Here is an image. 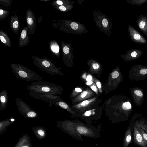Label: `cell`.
Wrapping results in <instances>:
<instances>
[{"instance_id": "ba28073f", "label": "cell", "mask_w": 147, "mask_h": 147, "mask_svg": "<svg viewBox=\"0 0 147 147\" xmlns=\"http://www.w3.org/2000/svg\"><path fill=\"white\" fill-rule=\"evenodd\" d=\"M27 12L26 21L28 25L29 33L31 34L34 33L36 26L35 16L31 10Z\"/></svg>"}, {"instance_id": "7402d4cb", "label": "cell", "mask_w": 147, "mask_h": 147, "mask_svg": "<svg viewBox=\"0 0 147 147\" xmlns=\"http://www.w3.org/2000/svg\"><path fill=\"white\" fill-rule=\"evenodd\" d=\"M51 49L54 53H57L59 52V47L58 45L56 44H53L51 46Z\"/></svg>"}, {"instance_id": "277c9868", "label": "cell", "mask_w": 147, "mask_h": 147, "mask_svg": "<svg viewBox=\"0 0 147 147\" xmlns=\"http://www.w3.org/2000/svg\"><path fill=\"white\" fill-rule=\"evenodd\" d=\"M15 101L19 112L24 117L33 118L38 116V113L20 98H16Z\"/></svg>"}, {"instance_id": "7c38bea8", "label": "cell", "mask_w": 147, "mask_h": 147, "mask_svg": "<svg viewBox=\"0 0 147 147\" xmlns=\"http://www.w3.org/2000/svg\"><path fill=\"white\" fill-rule=\"evenodd\" d=\"M8 101L7 90L4 89L0 93V110H3L7 107Z\"/></svg>"}, {"instance_id": "52a82bcc", "label": "cell", "mask_w": 147, "mask_h": 147, "mask_svg": "<svg viewBox=\"0 0 147 147\" xmlns=\"http://www.w3.org/2000/svg\"><path fill=\"white\" fill-rule=\"evenodd\" d=\"M131 94L135 104L140 107L142 104L145 96L143 89L140 87H135L130 88Z\"/></svg>"}, {"instance_id": "cb8c5ba5", "label": "cell", "mask_w": 147, "mask_h": 147, "mask_svg": "<svg viewBox=\"0 0 147 147\" xmlns=\"http://www.w3.org/2000/svg\"><path fill=\"white\" fill-rule=\"evenodd\" d=\"M119 76V73L117 71H115L113 72L111 74V77L113 79L116 78Z\"/></svg>"}, {"instance_id": "4316f807", "label": "cell", "mask_w": 147, "mask_h": 147, "mask_svg": "<svg viewBox=\"0 0 147 147\" xmlns=\"http://www.w3.org/2000/svg\"><path fill=\"white\" fill-rule=\"evenodd\" d=\"M63 51L65 54H68L69 52V48L66 46H65L63 48Z\"/></svg>"}, {"instance_id": "f546056e", "label": "cell", "mask_w": 147, "mask_h": 147, "mask_svg": "<svg viewBox=\"0 0 147 147\" xmlns=\"http://www.w3.org/2000/svg\"><path fill=\"white\" fill-rule=\"evenodd\" d=\"M87 92L86 91H84L82 92L81 94V96L82 98H84L86 95Z\"/></svg>"}, {"instance_id": "4fadbf2b", "label": "cell", "mask_w": 147, "mask_h": 147, "mask_svg": "<svg viewBox=\"0 0 147 147\" xmlns=\"http://www.w3.org/2000/svg\"><path fill=\"white\" fill-rule=\"evenodd\" d=\"M32 130L36 137L38 139H43L46 136V131L43 127L38 126L32 128Z\"/></svg>"}, {"instance_id": "60d3db41", "label": "cell", "mask_w": 147, "mask_h": 147, "mask_svg": "<svg viewBox=\"0 0 147 147\" xmlns=\"http://www.w3.org/2000/svg\"><path fill=\"white\" fill-rule=\"evenodd\" d=\"M146 119H147V118H146Z\"/></svg>"}, {"instance_id": "4dcf8cb0", "label": "cell", "mask_w": 147, "mask_h": 147, "mask_svg": "<svg viewBox=\"0 0 147 147\" xmlns=\"http://www.w3.org/2000/svg\"><path fill=\"white\" fill-rule=\"evenodd\" d=\"M92 67L94 69H97L99 68V65L97 63H95L93 65Z\"/></svg>"}, {"instance_id": "5bb4252c", "label": "cell", "mask_w": 147, "mask_h": 147, "mask_svg": "<svg viewBox=\"0 0 147 147\" xmlns=\"http://www.w3.org/2000/svg\"><path fill=\"white\" fill-rule=\"evenodd\" d=\"M14 119H8L0 122V134L5 131L7 128L11 123L14 122Z\"/></svg>"}, {"instance_id": "484cf974", "label": "cell", "mask_w": 147, "mask_h": 147, "mask_svg": "<svg viewBox=\"0 0 147 147\" xmlns=\"http://www.w3.org/2000/svg\"><path fill=\"white\" fill-rule=\"evenodd\" d=\"M102 23L103 26L105 27H106L108 25V21L105 18H104L102 21Z\"/></svg>"}, {"instance_id": "d590c367", "label": "cell", "mask_w": 147, "mask_h": 147, "mask_svg": "<svg viewBox=\"0 0 147 147\" xmlns=\"http://www.w3.org/2000/svg\"><path fill=\"white\" fill-rule=\"evenodd\" d=\"M96 85H97V86L99 88H101V84L99 82V81H98L96 83Z\"/></svg>"}, {"instance_id": "603a6c76", "label": "cell", "mask_w": 147, "mask_h": 147, "mask_svg": "<svg viewBox=\"0 0 147 147\" xmlns=\"http://www.w3.org/2000/svg\"><path fill=\"white\" fill-rule=\"evenodd\" d=\"M78 131L81 134H85L87 133V130L86 128L83 127H79L77 129Z\"/></svg>"}, {"instance_id": "d4e9b609", "label": "cell", "mask_w": 147, "mask_h": 147, "mask_svg": "<svg viewBox=\"0 0 147 147\" xmlns=\"http://www.w3.org/2000/svg\"><path fill=\"white\" fill-rule=\"evenodd\" d=\"M71 28L74 29H77L78 27V24L75 22H73L71 23L70 25Z\"/></svg>"}, {"instance_id": "74e56055", "label": "cell", "mask_w": 147, "mask_h": 147, "mask_svg": "<svg viewBox=\"0 0 147 147\" xmlns=\"http://www.w3.org/2000/svg\"><path fill=\"white\" fill-rule=\"evenodd\" d=\"M75 90L76 91L78 92H81L82 91V90L80 88H76Z\"/></svg>"}, {"instance_id": "f1b7e54d", "label": "cell", "mask_w": 147, "mask_h": 147, "mask_svg": "<svg viewBox=\"0 0 147 147\" xmlns=\"http://www.w3.org/2000/svg\"><path fill=\"white\" fill-rule=\"evenodd\" d=\"M89 103V101L88 100L84 101L81 104V105L84 107H86L88 105Z\"/></svg>"}, {"instance_id": "e575fe53", "label": "cell", "mask_w": 147, "mask_h": 147, "mask_svg": "<svg viewBox=\"0 0 147 147\" xmlns=\"http://www.w3.org/2000/svg\"><path fill=\"white\" fill-rule=\"evenodd\" d=\"M90 114L91 111H88L85 113V115L86 116H89L90 115Z\"/></svg>"}, {"instance_id": "2e32d148", "label": "cell", "mask_w": 147, "mask_h": 147, "mask_svg": "<svg viewBox=\"0 0 147 147\" xmlns=\"http://www.w3.org/2000/svg\"><path fill=\"white\" fill-rule=\"evenodd\" d=\"M10 26L12 30L16 34H18L19 30V23L17 17L12 16L11 18Z\"/></svg>"}, {"instance_id": "ffe728a7", "label": "cell", "mask_w": 147, "mask_h": 147, "mask_svg": "<svg viewBox=\"0 0 147 147\" xmlns=\"http://www.w3.org/2000/svg\"><path fill=\"white\" fill-rule=\"evenodd\" d=\"M136 126L147 145V133L141 128L138 126Z\"/></svg>"}, {"instance_id": "5b68a950", "label": "cell", "mask_w": 147, "mask_h": 147, "mask_svg": "<svg viewBox=\"0 0 147 147\" xmlns=\"http://www.w3.org/2000/svg\"><path fill=\"white\" fill-rule=\"evenodd\" d=\"M128 77L136 81L145 80L147 76V66L139 65L133 66L129 72Z\"/></svg>"}, {"instance_id": "9a60e30c", "label": "cell", "mask_w": 147, "mask_h": 147, "mask_svg": "<svg viewBox=\"0 0 147 147\" xmlns=\"http://www.w3.org/2000/svg\"><path fill=\"white\" fill-rule=\"evenodd\" d=\"M132 140L131 129L129 127L126 131L124 137V147H127L131 143Z\"/></svg>"}, {"instance_id": "9c48e42d", "label": "cell", "mask_w": 147, "mask_h": 147, "mask_svg": "<svg viewBox=\"0 0 147 147\" xmlns=\"http://www.w3.org/2000/svg\"><path fill=\"white\" fill-rule=\"evenodd\" d=\"M134 139L135 144L141 147H147V145L136 125L134 127Z\"/></svg>"}, {"instance_id": "8fae6325", "label": "cell", "mask_w": 147, "mask_h": 147, "mask_svg": "<svg viewBox=\"0 0 147 147\" xmlns=\"http://www.w3.org/2000/svg\"><path fill=\"white\" fill-rule=\"evenodd\" d=\"M28 29L26 26L22 29L19 39V46L20 47L27 45L29 42Z\"/></svg>"}, {"instance_id": "e0dca14e", "label": "cell", "mask_w": 147, "mask_h": 147, "mask_svg": "<svg viewBox=\"0 0 147 147\" xmlns=\"http://www.w3.org/2000/svg\"><path fill=\"white\" fill-rule=\"evenodd\" d=\"M0 39L1 42L6 46L11 47V43L9 38L7 35L1 30L0 31Z\"/></svg>"}, {"instance_id": "83f0119b", "label": "cell", "mask_w": 147, "mask_h": 147, "mask_svg": "<svg viewBox=\"0 0 147 147\" xmlns=\"http://www.w3.org/2000/svg\"><path fill=\"white\" fill-rule=\"evenodd\" d=\"M145 23L144 21H141L139 24V28L141 29H142L145 26Z\"/></svg>"}, {"instance_id": "d6986e66", "label": "cell", "mask_w": 147, "mask_h": 147, "mask_svg": "<svg viewBox=\"0 0 147 147\" xmlns=\"http://www.w3.org/2000/svg\"><path fill=\"white\" fill-rule=\"evenodd\" d=\"M133 32L132 35L134 39L137 41L140 42L142 43L143 42L144 38L142 37L136 31H133Z\"/></svg>"}, {"instance_id": "d6a6232c", "label": "cell", "mask_w": 147, "mask_h": 147, "mask_svg": "<svg viewBox=\"0 0 147 147\" xmlns=\"http://www.w3.org/2000/svg\"><path fill=\"white\" fill-rule=\"evenodd\" d=\"M136 55L137 53L135 51H134L131 53V56L133 58L136 57Z\"/></svg>"}, {"instance_id": "ac0fdd59", "label": "cell", "mask_w": 147, "mask_h": 147, "mask_svg": "<svg viewBox=\"0 0 147 147\" xmlns=\"http://www.w3.org/2000/svg\"><path fill=\"white\" fill-rule=\"evenodd\" d=\"M141 120L140 121H136L135 123V125L141 128L147 133V124L146 123L147 121L142 117V115L141 116Z\"/></svg>"}, {"instance_id": "1f68e13d", "label": "cell", "mask_w": 147, "mask_h": 147, "mask_svg": "<svg viewBox=\"0 0 147 147\" xmlns=\"http://www.w3.org/2000/svg\"><path fill=\"white\" fill-rule=\"evenodd\" d=\"M59 8L60 10L63 11H64L66 10V8L63 6L61 5L59 7Z\"/></svg>"}, {"instance_id": "8d00e7d4", "label": "cell", "mask_w": 147, "mask_h": 147, "mask_svg": "<svg viewBox=\"0 0 147 147\" xmlns=\"http://www.w3.org/2000/svg\"><path fill=\"white\" fill-rule=\"evenodd\" d=\"M91 88L92 89V90L94 91L95 92L96 91V87L94 86H91Z\"/></svg>"}, {"instance_id": "836d02e7", "label": "cell", "mask_w": 147, "mask_h": 147, "mask_svg": "<svg viewBox=\"0 0 147 147\" xmlns=\"http://www.w3.org/2000/svg\"><path fill=\"white\" fill-rule=\"evenodd\" d=\"M92 79V78L91 76L90 75H88L86 78V80L88 81H91Z\"/></svg>"}, {"instance_id": "8992f818", "label": "cell", "mask_w": 147, "mask_h": 147, "mask_svg": "<svg viewBox=\"0 0 147 147\" xmlns=\"http://www.w3.org/2000/svg\"><path fill=\"white\" fill-rule=\"evenodd\" d=\"M28 94L30 96L36 99L49 103L50 107L52 106L54 101L59 99V98L56 95L34 91H29Z\"/></svg>"}, {"instance_id": "6da1fadb", "label": "cell", "mask_w": 147, "mask_h": 147, "mask_svg": "<svg viewBox=\"0 0 147 147\" xmlns=\"http://www.w3.org/2000/svg\"><path fill=\"white\" fill-rule=\"evenodd\" d=\"M11 71L17 79L27 82L41 80L42 78L27 67L19 64H10Z\"/></svg>"}, {"instance_id": "44dd1931", "label": "cell", "mask_w": 147, "mask_h": 147, "mask_svg": "<svg viewBox=\"0 0 147 147\" xmlns=\"http://www.w3.org/2000/svg\"><path fill=\"white\" fill-rule=\"evenodd\" d=\"M8 11L1 9L0 10V16L1 19H5L8 14Z\"/></svg>"}, {"instance_id": "f35d334b", "label": "cell", "mask_w": 147, "mask_h": 147, "mask_svg": "<svg viewBox=\"0 0 147 147\" xmlns=\"http://www.w3.org/2000/svg\"><path fill=\"white\" fill-rule=\"evenodd\" d=\"M57 3L59 5H62L63 4V2L61 1L58 0L56 1Z\"/></svg>"}, {"instance_id": "30bf717a", "label": "cell", "mask_w": 147, "mask_h": 147, "mask_svg": "<svg viewBox=\"0 0 147 147\" xmlns=\"http://www.w3.org/2000/svg\"><path fill=\"white\" fill-rule=\"evenodd\" d=\"M14 147H32L30 138L27 134L21 137Z\"/></svg>"}, {"instance_id": "7a4b0ae2", "label": "cell", "mask_w": 147, "mask_h": 147, "mask_svg": "<svg viewBox=\"0 0 147 147\" xmlns=\"http://www.w3.org/2000/svg\"><path fill=\"white\" fill-rule=\"evenodd\" d=\"M29 91L57 95L59 94L60 88L55 84L46 81H37L32 82L27 87Z\"/></svg>"}, {"instance_id": "ab89813d", "label": "cell", "mask_w": 147, "mask_h": 147, "mask_svg": "<svg viewBox=\"0 0 147 147\" xmlns=\"http://www.w3.org/2000/svg\"><path fill=\"white\" fill-rule=\"evenodd\" d=\"M92 82L91 81H88L87 82V85H90L92 83Z\"/></svg>"}, {"instance_id": "3957f363", "label": "cell", "mask_w": 147, "mask_h": 147, "mask_svg": "<svg viewBox=\"0 0 147 147\" xmlns=\"http://www.w3.org/2000/svg\"><path fill=\"white\" fill-rule=\"evenodd\" d=\"M34 64L41 70L53 76L60 74L59 69L48 59L34 58Z\"/></svg>"}]
</instances>
